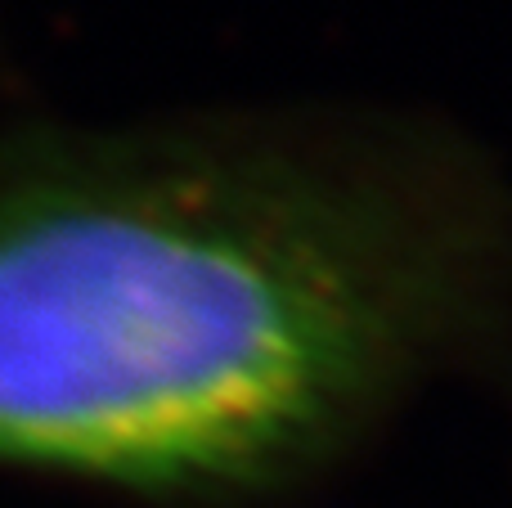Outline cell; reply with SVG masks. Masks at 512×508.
<instances>
[{"label":"cell","instance_id":"obj_1","mask_svg":"<svg viewBox=\"0 0 512 508\" xmlns=\"http://www.w3.org/2000/svg\"><path fill=\"white\" fill-rule=\"evenodd\" d=\"M512 338V180L414 104L0 126V473L306 491Z\"/></svg>","mask_w":512,"mask_h":508}]
</instances>
